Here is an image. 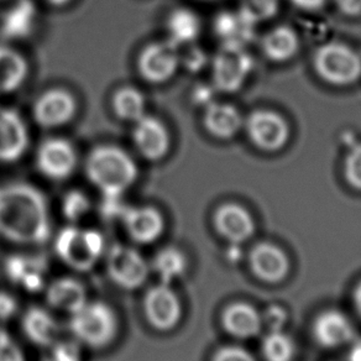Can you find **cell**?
<instances>
[{
    "instance_id": "6da1fadb",
    "label": "cell",
    "mask_w": 361,
    "mask_h": 361,
    "mask_svg": "<svg viewBox=\"0 0 361 361\" xmlns=\"http://www.w3.org/2000/svg\"><path fill=\"white\" fill-rule=\"evenodd\" d=\"M50 235L49 207L37 188L27 183L0 188V236L20 245H41Z\"/></svg>"
},
{
    "instance_id": "7a4b0ae2",
    "label": "cell",
    "mask_w": 361,
    "mask_h": 361,
    "mask_svg": "<svg viewBox=\"0 0 361 361\" xmlns=\"http://www.w3.org/2000/svg\"><path fill=\"white\" fill-rule=\"evenodd\" d=\"M85 175L106 198H121L139 176L135 161L119 146H97L85 160Z\"/></svg>"
},
{
    "instance_id": "3957f363",
    "label": "cell",
    "mask_w": 361,
    "mask_h": 361,
    "mask_svg": "<svg viewBox=\"0 0 361 361\" xmlns=\"http://www.w3.org/2000/svg\"><path fill=\"white\" fill-rule=\"evenodd\" d=\"M71 333L82 345L94 350L106 349L116 341L121 322L113 307L103 301H88L71 314Z\"/></svg>"
},
{
    "instance_id": "277c9868",
    "label": "cell",
    "mask_w": 361,
    "mask_h": 361,
    "mask_svg": "<svg viewBox=\"0 0 361 361\" xmlns=\"http://www.w3.org/2000/svg\"><path fill=\"white\" fill-rule=\"evenodd\" d=\"M54 247L65 265L78 272H88L101 260L106 251V240L94 229L68 226L59 231Z\"/></svg>"
},
{
    "instance_id": "5b68a950",
    "label": "cell",
    "mask_w": 361,
    "mask_h": 361,
    "mask_svg": "<svg viewBox=\"0 0 361 361\" xmlns=\"http://www.w3.org/2000/svg\"><path fill=\"white\" fill-rule=\"evenodd\" d=\"M312 65L322 80L336 87L354 85L361 78V56L341 41L319 46L313 54Z\"/></svg>"
},
{
    "instance_id": "8992f818",
    "label": "cell",
    "mask_w": 361,
    "mask_h": 361,
    "mask_svg": "<svg viewBox=\"0 0 361 361\" xmlns=\"http://www.w3.org/2000/svg\"><path fill=\"white\" fill-rule=\"evenodd\" d=\"M254 59L246 47L221 45L212 60L213 88L221 93H235L249 80Z\"/></svg>"
},
{
    "instance_id": "52a82bcc",
    "label": "cell",
    "mask_w": 361,
    "mask_h": 361,
    "mask_svg": "<svg viewBox=\"0 0 361 361\" xmlns=\"http://www.w3.org/2000/svg\"><path fill=\"white\" fill-rule=\"evenodd\" d=\"M106 272L116 287L135 291L147 281L150 266L140 251L124 244H114L106 255Z\"/></svg>"
},
{
    "instance_id": "ba28073f",
    "label": "cell",
    "mask_w": 361,
    "mask_h": 361,
    "mask_svg": "<svg viewBox=\"0 0 361 361\" xmlns=\"http://www.w3.org/2000/svg\"><path fill=\"white\" fill-rule=\"evenodd\" d=\"M244 129L256 149L276 152L287 145L291 128L286 118L272 109H256L244 119Z\"/></svg>"
},
{
    "instance_id": "9c48e42d",
    "label": "cell",
    "mask_w": 361,
    "mask_h": 361,
    "mask_svg": "<svg viewBox=\"0 0 361 361\" xmlns=\"http://www.w3.org/2000/svg\"><path fill=\"white\" fill-rule=\"evenodd\" d=\"M142 312L146 322L154 331L169 333L180 324L183 308L172 285L159 282L145 292Z\"/></svg>"
},
{
    "instance_id": "30bf717a",
    "label": "cell",
    "mask_w": 361,
    "mask_h": 361,
    "mask_svg": "<svg viewBox=\"0 0 361 361\" xmlns=\"http://www.w3.org/2000/svg\"><path fill=\"white\" fill-rule=\"evenodd\" d=\"M180 68V46L167 40L145 46L137 57V71L142 80L151 85L170 80Z\"/></svg>"
},
{
    "instance_id": "8fae6325",
    "label": "cell",
    "mask_w": 361,
    "mask_h": 361,
    "mask_svg": "<svg viewBox=\"0 0 361 361\" xmlns=\"http://www.w3.org/2000/svg\"><path fill=\"white\" fill-rule=\"evenodd\" d=\"M77 111V99L70 90L52 88L37 97L32 106V116L36 124L45 129H55L73 121Z\"/></svg>"
},
{
    "instance_id": "7c38bea8",
    "label": "cell",
    "mask_w": 361,
    "mask_h": 361,
    "mask_svg": "<svg viewBox=\"0 0 361 361\" xmlns=\"http://www.w3.org/2000/svg\"><path fill=\"white\" fill-rule=\"evenodd\" d=\"M119 219L128 236L139 245L154 244L166 231L165 216L156 207H124Z\"/></svg>"
},
{
    "instance_id": "4fadbf2b",
    "label": "cell",
    "mask_w": 361,
    "mask_h": 361,
    "mask_svg": "<svg viewBox=\"0 0 361 361\" xmlns=\"http://www.w3.org/2000/svg\"><path fill=\"white\" fill-rule=\"evenodd\" d=\"M78 155L75 146L62 137L47 139L41 144L36 164L42 175L51 180L68 178L77 167Z\"/></svg>"
},
{
    "instance_id": "5bb4252c",
    "label": "cell",
    "mask_w": 361,
    "mask_h": 361,
    "mask_svg": "<svg viewBox=\"0 0 361 361\" xmlns=\"http://www.w3.org/2000/svg\"><path fill=\"white\" fill-rule=\"evenodd\" d=\"M134 124L133 141L140 155L149 161L165 159L171 147L170 133L165 124L151 116H144Z\"/></svg>"
},
{
    "instance_id": "9a60e30c",
    "label": "cell",
    "mask_w": 361,
    "mask_h": 361,
    "mask_svg": "<svg viewBox=\"0 0 361 361\" xmlns=\"http://www.w3.org/2000/svg\"><path fill=\"white\" fill-rule=\"evenodd\" d=\"M29 146L25 121L13 109L0 108V162L20 160Z\"/></svg>"
},
{
    "instance_id": "2e32d148",
    "label": "cell",
    "mask_w": 361,
    "mask_h": 361,
    "mask_svg": "<svg viewBox=\"0 0 361 361\" xmlns=\"http://www.w3.org/2000/svg\"><path fill=\"white\" fill-rule=\"evenodd\" d=\"M213 223L216 231L233 244L249 240L255 233V221L250 212L234 202L218 207Z\"/></svg>"
},
{
    "instance_id": "e0dca14e",
    "label": "cell",
    "mask_w": 361,
    "mask_h": 361,
    "mask_svg": "<svg viewBox=\"0 0 361 361\" xmlns=\"http://www.w3.org/2000/svg\"><path fill=\"white\" fill-rule=\"evenodd\" d=\"M6 277L21 290L37 293L45 288L46 264L35 256H8L4 265Z\"/></svg>"
},
{
    "instance_id": "ac0fdd59",
    "label": "cell",
    "mask_w": 361,
    "mask_h": 361,
    "mask_svg": "<svg viewBox=\"0 0 361 361\" xmlns=\"http://www.w3.org/2000/svg\"><path fill=\"white\" fill-rule=\"evenodd\" d=\"M255 21L251 20L240 9L221 11L213 21V30L221 45L247 47L255 39Z\"/></svg>"
},
{
    "instance_id": "d6986e66",
    "label": "cell",
    "mask_w": 361,
    "mask_h": 361,
    "mask_svg": "<svg viewBox=\"0 0 361 361\" xmlns=\"http://www.w3.org/2000/svg\"><path fill=\"white\" fill-rule=\"evenodd\" d=\"M244 116L231 103L212 102L204 109L203 126L209 135L219 140H231L244 128Z\"/></svg>"
},
{
    "instance_id": "ffe728a7",
    "label": "cell",
    "mask_w": 361,
    "mask_h": 361,
    "mask_svg": "<svg viewBox=\"0 0 361 361\" xmlns=\"http://www.w3.org/2000/svg\"><path fill=\"white\" fill-rule=\"evenodd\" d=\"M250 265L256 276L271 283L282 281L290 271L285 251L269 243H261L251 250Z\"/></svg>"
},
{
    "instance_id": "44dd1931",
    "label": "cell",
    "mask_w": 361,
    "mask_h": 361,
    "mask_svg": "<svg viewBox=\"0 0 361 361\" xmlns=\"http://www.w3.org/2000/svg\"><path fill=\"white\" fill-rule=\"evenodd\" d=\"M46 303L65 313L73 314L88 302L85 285L73 277H60L46 287Z\"/></svg>"
},
{
    "instance_id": "7402d4cb",
    "label": "cell",
    "mask_w": 361,
    "mask_h": 361,
    "mask_svg": "<svg viewBox=\"0 0 361 361\" xmlns=\"http://www.w3.org/2000/svg\"><path fill=\"white\" fill-rule=\"evenodd\" d=\"M316 341L324 348H339L353 339L354 328L350 319L339 311L321 313L313 324Z\"/></svg>"
},
{
    "instance_id": "603a6c76",
    "label": "cell",
    "mask_w": 361,
    "mask_h": 361,
    "mask_svg": "<svg viewBox=\"0 0 361 361\" xmlns=\"http://www.w3.org/2000/svg\"><path fill=\"white\" fill-rule=\"evenodd\" d=\"M21 329L35 345L50 348L59 341L60 326L55 317L42 307L32 306L21 318Z\"/></svg>"
},
{
    "instance_id": "cb8c5ba5",
    "label": "cell",
    "mask_w": 361,
    "mask_h": 361,
    "mask_svg": "<svg viewBox=\"0 0 361 361\" xmlns=\"http://www.w3.org/2000/svg\"><path fill=\"white\" fill-rule=\"evenodd\" d=\"M260 47L267 60L283 63L300 51V36L292 26H275L261 37Z\"/></svg>"
},
{
    "instance_id": "d4e9b609",
    "label": "cell",
    "mask_w": 361,
    "mask_h": 361,
    "mask_svg": "<svg viewBox=\"0 0 361 361\" xmlns=\"http://www.w3.org/2000/svg\"><path fill=\"white\" fill-rule=\"evenodd\" d=\"M221 323L231 336L247 339L260 333L262 318L254 307L239 302L226 307L221 316Z\"/></svg>"
},
{
    "instance_id": "484cf974",
    "label": "cell",
    "mask_w": 361,
    "mask_h": 361,
    "mask_svg": "<svg viewBox=\"0 0 361 361\" xmlns=\"http://www.w3.org/2000/svg\"><path fill=\"white\" fill-rule=\"evenodd\" d=\"M29 73V65L20 52L0 46V93L19 90Z\"/></svg>"
},
{
    "instance_id": "4316f807",
    "label": "cell",
    "mask_w": 361,
    "mask_h": 361,
    "mask_svg": "<svg viewBox=\"0 0 361 361\" xmlns=\"http://www.w3.org/2000/svg\"><path fill=\"white\" fill-rule=\"evenodd\" d=\"M167 31L169 40L175 42L176 45H190L201 35V18L188 8H178L169 16Z\"/></svg>"
},
{
    "instance_id": "83f0119b",
    "label": "cell",
    "mask_w": 361,
    "mask_h": 361,
    "mask_svg": "<svg viewBox=\"0 0 361 361\" xmlns=\"http://www.w3.org/2000/svg\"><path fill=\"white\" fill-rule=\"evenodd\" d=\"M188 269V260L185 252L176 246H165L156 252L152 260V270L161 283L172 285L185 276Z\"/></svg>"
},
{
    "instance_id": "f1b7e54d",
    "label": "cell",
    "mask_w": 361,
    "mask_h": 361,
    "mask_svg": "<svg viewBox=\"0 0 361 361\" xmlns=\"http://www.w3.org/2000/svg\"><path fill=\"white\" fill-rule=\"evenodd\" d=\"M116 116L121 121H136L146 116L145 96L134 87H121L111 99Z\"/></svg>"
},
{
    "instance_id": "f546056e",
    "label": "cell",
    "mask_w": 361,
    "mask_h": 361,
    "mask_svg": "<svg viewBox=\"0 0 361 361\" xmlns=\"http://www.w3.org/2000/svg\"><path fill=\"white\" fill-rule=\"evenodd\" d=\"M295 351L293 341L279 329L271 331L262 341V354L266 361H291Z\"/></svg>"
},
{
    "instance_id": "4dcf8cb0",
    "label": "cell",
    "mask_w": 361,
    "mask_h": 361,
    "mask_svg": "<svg viewBox=\"0 0 361 361\" xmlns=\"http://www.w3.org/2000/svg\"><path fill=\"white\" fill-rule=\"evenodd\" d=\"M90 208L92 204H90V198L80 191H70L66 193L61 204L62 214L65 216V219L71 221L72 224L78 223L85 216H88Z\"/></svg>"
},
{
    "instance_id": "1f68e13d",
    "label": "cell",
    "mask_w": 361,
    "mask_h": 361,
    "mask_svg": "<svg viewBox=\"0 0 361 361\" xmlns=\"http://www.w3.org/2000/svg\"><path fill=\"white\" fill-rule=\"evenodd\" d=\"M346 183L356 191H361V144L351 146L343 166Z\"/></svg>"
},
{
    "instance_id": "d6a6232c",
    "label": "cell",
    "mask_w": 361,
    "mask_h": 361,
    "mask_svg": "<svg viewBox=\"0 0 361 361\" xmlns=\"http://www.w3.org/2000/svg\"><path fill=\"white\" fill-rule=\"evenodd\" d=\"M82 344L75 341H57L51 348L49 361H83Z\"/></svg>"
},
{
    "instance_id": "836d02e7",
    "label": "cell",
    "mask_w": 361,
    "mask_h": 361,
    "mask_svg": "<svg viewBox=\"0 0 361 361\" xmlns=\"http://www.w3.org/2000/svg\"><path fill=\"white\" fill-rule=\"evenodd\" d=\"M185 52H180V66H183L190 72H200L207 65V55L201 47L190 44Z\"/></svg>"
},
{
    "instance_id": "e575fe53",
    "label": "cell",
    "mask_w": 361,
    "mask_h": 361,
    "mask_svg": "<svg viewBox=\"0 0 361 361\" xmlns=\"http://www.w3.org/2000/svg\"><path fill=\"white\" fill-rule=\"evenodd\" d=\"M0 361H26L23 349L4 331H0Z\"/></svg>"
},
{
    "instance_id": "d590c367",
    "label": "cell",
    "mask_w": 361,
    "mask_h": 361,
    "mask_svg": "<svg viewBox=\"0 0 361 361\" xmlns=\"http://www.w3.org/2000/svg\"><path fill=\"white\" fill-rule=\"evenodd\" d=\"M212 361H256L255 357L251 355L249 351H246L239 346H224L216 351Z\"/></svg>"
},
{
    "instance_id": "8d00e7d4",
    "label": "cell",
    "mask_w": 361,
    "mask_h": 361,
    "mask_svg": "<svg viewBox=\"0 0 361 361\" xmlns=\"http://www.w3.org/2000/svg\"><path fill=\"white\" fill-rule=\"evenodd\" d=\"M19 302L6 291H0V321H11L18 314Z\"/></svg>"
},
{
    "instance_id": "74e56055",
    "label": "cell",
    "mask_w": 361,
    "mask_h": 361,
    "mask_svg": "<svg viewBox=\"0 0 361 361\" xmlns=\"http://www.w3.org/2000/svg\"><path fill=\"white\" fill-rule=\"evenodd\" d=\"M338 11L346 16H361V0H333Z\"/></svg>"
},
{
    "instance_id": "f35d334b",
    "label": "cell",
    "mask_w": 361,
    "mask_h": 361,
    "mask_svg": "<svg viewBox=\"0 0 361 361\" xmlns=\"http://www.w3.org/2000/svg\"><path fill=\"white\" fill-rule=\"evenodd\" d=\"M298 9L306 11H316L326 6L328 0H290Z\"/></svg>"
},
{
    "instance_id": "ab89813d",
    "label": "cell",
    "mask_w": 361,
    "mask_h": 361,
    "mask_svg": "<svg viewBox=\"0 0 361 361\" xmlns=\"http://www.w3.org/2000/svg\"><path fill=\"white\" fill-rule=\"evenodd\" d=\"M267 316H269L267 317V322L272 328V331H277L281 326L282 322L285 321V313L280 308H272L269 311Z\"/></svg>"
},
{
    "instance_id": "60d3db41",
    "label": "cell",
    "mask_w": 361,
    "mask_h": 361,
    "mask_svg": "<svg viewBox=\"0 0 361 361\" xmlns=\"http://www.w3.org/2000/svg\"><path fill=\"white\" fill-rule=\"evenodd\" d=\"M346 361H361V341L351 348L349 355L345 359Z\"/></svg>"
},
{
    "instance_id": "b9f144b4",
    "label": "cell",
    "mask_w": 361,
    "mask_h": 361,
    "mask_svg": "<svg viewBox=\"0 0 361 361\" xmlns=\"http://www.w3.org/2000/svg\"><path fill=\"white\" fill-rule=\"evenodd\" d=\"M354 302H355L356 310L361 316V282L359 283V286L356 287L355 293H354Z\"/></svg>"
},
{
    "instance_id": "7bdbcfd3",
    "label": "cell",
    "mask_w": 361,
    "mask_h": 361,
    "mask_svg": "<svg viewBox=\"0 0 361 361\" xmlns=\"http://www.w3.org/2000/svg\"><path fill=\"white\" fill-rule=\"evenodd\" d=\"M46 3H49L50 6H57V8H61V6H67V4H70L72 0H45Z\"/></svg>"
},
{
    "instance_id": "ee69618b",
    "label": "cell",
    "mask_w": 361,
    "mask_h": 361,
    "mask_svg": "<svg viewBox=\"0 0 361 361\" xmlns=\"http://www.w3.org/2000/svg\"><path fill=\"white\" fill-rule=\"evenodd\" d=\"M344 361H346V360H344Z\"/></svg>"
}]
</instances>
